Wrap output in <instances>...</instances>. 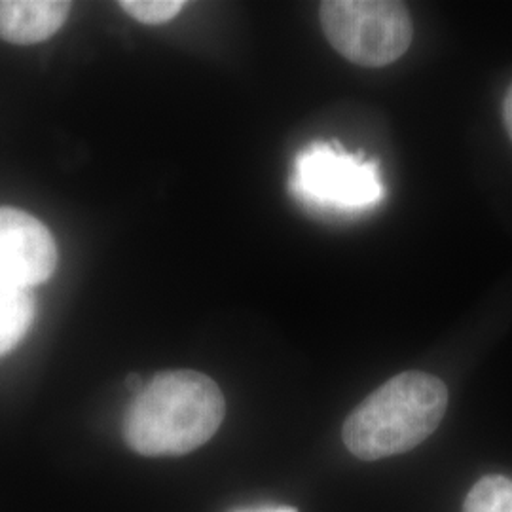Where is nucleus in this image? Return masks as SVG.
Segmentation results:
<instances>
[{
    "label": "nucleus",
    "instance_id": "f257e3e1",
    "mask_svg": "<svg viewBox=\"0 0 512 512\" xmlns=\"http://www.w3.org/2000/svg\"><path fill=\"white\" fill-rule=\"evenodd\" d=\"M224 414L215 380L196 370H169L135 393L124 418V439L147 458L184 456L219 431Z\"/></svg>",
    "mask_w": 512,
    "mask_h": 512
},
{
    "label": "nucleus",
    "instance_id": "f03ea898",
    "mask_svg": "<svg viewBox=\"0 0 512 512\" xmlns=\"http://www.w3.org/2000/svg\"><path fill=\"white\" fill-rule=\"evenodd\" d=\"M448 408V387L427 372H403L378 387L344 423V442L355 458H391L429 439Z\"/></svg>",
    "mask_w": 512,
    "mask_h": 512
},
{
    "label": "nucleus",
    "instance_id": "7ed1b4c3",
    "mask_svg": "<svg viewBox=\"0 0 512 512\" xmlns=\"http://www.w3.org/2000/svg\"><path fill=\"white\" fill-rule=\"evenodd\" d=\"M319 19L330 46L348 61L378 69L406 54L414 25L403 2L327 0Z\"/></svg>",
    "mask_w": 512,
    "mask_h": 512
},
{
    "label": "nucleus",
    "instance_id": "20e7f679",
    "mask_svg": "<svg viewBox=\"0 0 512 512\" xmlns=\"http://www.w3.org/2000/svg\"><path fill=\"white\" fill-rule=\"evenodd\" d=\"M291 190L300 202L342 213L370 209L384 198L378 164L329 143H313L298 154Z\"/></svg>",
    "mask_w": 512,
    "mask_h": 512
},
{
    "label": "nucleus",
    "instance_id": "39448f33",
    "mask_svg": "<svg viewBox=\"0 0 512 512\" xmlns=\"http://www.w3.org/2000/svg\"><path fill=\"white\" fill-rule=\"evenodd\" d=\"M55 266L52 232L21 209L0 207V283L31 289L48 281Z\"/></svg>",
    "mask_w": 512,
    "mask_h": 512
},
{
    "label": "nucleus",
    "instance_id": "423d86ee",
    "mask_svg": "<svg viewBox=\"0 0 512 512\" xmlns=\"http://www.w3.org/2000/svg\"><path fill=\"white\" fill-rule=\"evenodd\" d=\"M71 8L65 0H0V38L18 46L44 42L63 27Z\"/></svg>",
    "mask_w": 512,
    "mask_h": 512
},
{
    "label": "nucleus",
    "instance_id": "0eeeda50",
    "mask_svg": "<svg viewBox=\"0 0 512 512\" xmlns=\"http://www.w3.org/2000/svg\"><path fill=\"white\" fill-rule=\"evenodd\" d=\"M37 315L31 289L0 283V357L10 353L25 338Z\"/></svg>",
    "mask_w": 512,
    "mask_h": 512
},
{
    "label": "nucleus",
    "instance_id": "6e6552de",
    "mask_svg": "<svg viewBox=\"0 0 512 512\" xmlns=\"http://www.w3.org/2000/svg\"><path fill=\"white\" fill-rule=\"evenodd\" d=\"M463 512H512V480L507 476L480 478L465 497Z\"/></svg>",
    "mask_w": 512,
    "mask_h": 512
},
{
    "label": "nucleus",
    "instance_id": "1a4fd4ad",
    "mask_svg": "<svg viewBox=\"0 0 512 512\" xmlns=\"http://www.w3.org/2000/svg\"><path fill=\"white\" fill-rule=\"evenodd\" d=\"M118 6L128 14L129 18L147 23V25H160L169 19L181 14L183 0H124Z\"/></svg>",
    "mask_w": 512,
    "mask_h": 512
},
{
    "label": "nucleus",
    "instance_id": "9d476101",
    "mask_svg": "<svg viewBox=\"0 0 512 512\" xmlns=\"http://www.w3.org/2000/svg\"><path fill=\"white\" fill-rule=\"evenodd\" d=\"M503 122H505V128H507V133L512 141V84L511 88L507 90L505 101H503Z\"/></svg>",
    "mask_w": 512,
    "mask_h": 512
},
{
    "label": "nucleus",
    "instance_id": "9b49d317",
    "mask_svg": "<svg viewBox=\"0 0 512 512\" xmlns=\"http://www.w3.org/2000/svg\"><path fill=\"white\" fill-rule=\"evenodd\" d=\"M234 512H298L293 507H260V509H241Z\"/></svg>",
    "mask_w": 512,
    "mask_h": 512
}]
</instances>
